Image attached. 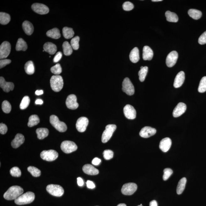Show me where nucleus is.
Segmentation results:
<instances>
[{"label": "nucleus", "mask_w": 206, "mask_h": 206, "mask_svg": "<svg viewBox=\"0 0 206 206\" xmlns=\"http://www.w3.org/2000/svg\"><path fill=\"white\" fill-rule=\"evenodd\" d=\"M26 73L28 75H31L34 73V66L32 61H29L26 63L24 66Z\"/></svg>", "instance_id": "nucleus-35"}, {"label": "nucleus", "mask_w": 206, "mask_h": 206, "mask_svg": "<svg viewBox=\"0 0 206 206\" xmlns=\"http://www.w3.org/2000/svg\"><path fill=\"white\" fill-rule=\"evenodd\" d=\"M178 57V54L176 51H172L167 56L166 64L168 67H172L176 64Z\"/></svg>", "instance_id": "nucleus-15"}, {"label": "nucleus", "mask_w": 206, "mask_h": 206, "mask_svg": "<svg viewBox=\"0 0 206 206\" xmlns=\"http://www.w3.org/2000/svg\"><path fill=\"white\" fill-rule=\"evenodd\" d=\"M40 157L45 161H51L55 160L58 157L57 152L53 150L44 151L40 153Z\"/></svg>", "instance_id": "nucleus-8"}, {"label": "nucleus", "mask_w": 206, "mask_h": 206, "mask_svg": "<svg viewBox=\"0 0 206 206\" xmlns=\"http://www.w3.org/2000/svg\"><path fill=\"white\" fill-rule=\"evenodd\" d=\"M117 206H126V205L124 203H120Z\"/></svg>", "instance_id": "nucleus-60"}, {"label": "nucleus", "mask_w": 206, "mask_h": 206, "mask_svg": "<svg viewBox=\"0 0 206 206\" xmlns=\"http://www.w3.org/2000/svg\"><path fill=\"white\" fill-rule=\"evenodd\" d=\"M36 133L37 135L38 138L39 140H43L48 136L49 131L47 128H40L36 129Z\"/></svg>", "instance_id": "nucleus-29"}, {"label": "nucleus", "mask_w": 206, "mask_h": 206, "mask_svg": "<svg viewBox=\"0 0 206 206\" xmlns=\"http://www.w3.org/2000/svg\"><path fill=\"white\" fill-rule=\"evenodd\" d=\"M129 59L130 61L134 63H137L140 60V52L137 47H135L131 51L129 54Z\"/></svg>", "instance_id": "nucleus-26"}, {"label": "nucleus", "mask_w": 206, "mask_h": 206, "mask_svg": "<svg viewBox=\"0 0 206 206\" xmlns=\"http://www.w3.org/2000/svg\"><path fill=\"white\" fill-rule=\"evenodd\" d=\"M40 119L38 116L36 114H33L29 117L28 125L29 127H32L37 125L40 123Z\"/></svg>", "instance_id": "nucleus-36"}, {"label": "nucleus", "mask_w": 206, "mask_h": 206, "mask_svg": "<svg viewBox=\"0 0 206 206\" xmlns=\"http://www.w3.org/2000/svg\"><path fill=\"white\" fill-rule=\"evenodd\" d=\"M117 129L115 124H108L105 127V129L103 131L102 136V141L103 143H106L110 140L113 134Z\"/></svg>", "instance_id": "nucleus-5"}, {"label": "nucleus", "mask_w": 206, "mask_h": 206, "mask_svg": "<svg viewBox=\"0 0 206 206\" xmlns=\"http://www.w3.org/2000/svg\"><path fill=\"white\" fill-rule=\"evenodd\" d=\"M143 206L140 205H138V206Z\"/></svg>", "instance_id": "nucleus-63"}, {"label": "nucleus", "mask_w": 206, "mask_h": 206, "mask_svg": "<svg viewBox=\"0 0 206 206\" xmlns=\"http://www.w3.org/2000/svg\"><path fill=\"white\" fill-rule=\"evenodd\" d=\"M80 38L78 36L75 37L73 38L71 40V45L74 50H78L79 48V41H80Z\"/></svg>", "instance_id": "nucleus-44"}, {"label": "nucleus", "mask_w": 206, "mask_h": 206, "mask_svg": "<svg viewBox=\"0 0 206 206\" xmlns=\"http://www.w3.org/2000/svg\"><path fill=\"white\" fill-rule=\"evenodd\" d=\"M10 173L13 177H19L21 176V172L18 167H14L10 170Z\"/></svg>", "instance_id": "nucleus-46"}, {"label": "nucleus", "mask_w": 206, "mask_h": 206, "mask_svg": "<svg viewBox=\"0 0 206 206\" xmlns=\"http://www.w3.org/2000/svg\"><path fill=\"white\" fill-rule=\"evenodd\" d=\"M122 90L124 92L129 96L134 94L135 88L131 81L128 77H126L123 81Z\"/></svg>", "instance_id": "nucleus-9"}, {"label": "nucleus", "mask_w": 206, "mask_h": 206, "mask_svg": "<svg viewBox=\"0 0 206 206\" xmlns=\"http://www.w3.org/2000/svg\"><path fill=\"white\" fill-rule=\"evenodd\" d=\"M43 103V100L41 99H38L36 100V102H35V103L36 105H42Z\"/></svg>", "instance_id": "nucleus-58"}, {"label": "nucleus", "mask_w": 206, "mask_h": 206, "mask_svg": "<svg viewBox=\"0 0 206 206\" xmlns=\"http://www.w3.org/2000/svg\"><path fill=\"white\" fill-rule=\"evenodd\" d=\"M185 73L184 71H181L177 74L175 77L174 82V87L179 88L181 87L184 83L185 80Z\"/></svg>", "instance_id": "nucleus-21"}, {"label": "nucleus", "mask_w": 206, "mask_h": 206, "mask_svg": "<svg viewBox=\"0 0 206 206\" xmlns=\"http://www.w3.org/2000/svg\"><path fill=\"white\" fill-rule=\"evenodd\" d=\"M34 198V193L33 192H28L16 199L15 203L18 205H25L32 203Z\"/></svg>", "instance_id": "nucleus-2"}, {"label": "nucleus", "mask_w": 206, "mask_h": 206, "mask_svg": "<svg viewBox=\"0 0 206 206\" xmlns=\"http://www.w3.org/2000/svg\"><path fill=\"white\" fill-rule=\"evenodd\" d=\"M188 13L190 17L196 20L200 19L202 15L201 12L195 9H191L189 10Z\"/></svg>", "instance_id": "nucleus-33"}, {"label": "nucleus", "mask_w": 206, "mask_h": 206, "mask_svg": "<svg viewBox=\"0 0 206 206\" xmlns=\"http://www.w3.org/2000/svg\"><path fill=\"white\" fill-rule=\"evenodd\" d=\"M149 206H158L157 202L155 200L152 201L150 203Z\"/></svg>", "instance_id": "nucleus-57"}, {"label": "nucleus", "mask_w": 206, "mask_h": 206, "mask_svg": "<svg viewBox=\"0 0 206 206\" xmlns=\"http://www.w3.org/2000/svg\"><path fill=\"white\" fill-rule=\"evenodd\" d=\"M0 86L3 90L6 92L13 90L14 87V85L13 82H6L3 77H0Z\"/></svg>", "instance_id": "nucleus-19"}, {"label": "nucleus", "mask_w": 206, "mask_h": 206, "mask_svg": "<svg viewBox=\"0 0 206 206\" xmlns=\"http://www.w3.org/2000/svg\"><path fill=\"white\" fill-rule=\"evenodd\" d=\"M162 1V0H152V2H160Z\"/></svg>", "instance_id": "nucleus-61"}, {"label": "nucleus", "mask_w": 206, "mask_h": 206, "mask_svg": "<svg viewBox=\"0 0 206 206\" xmlns=\"http://www.w3.org/2000/svg\"><path fill=\"white\" fill-rule=\"evenodd\" d=\"M43 90H37L35 92V94L38 96H40V95L43 94Z\"/></svg>", "instance_id": "nucleus-59"}, {"label": "nucleus", "mask_w": 206, "mask_h": 206, "mask_svg": "<svg viewBox=\"0 0 206 206\" xmlns=\"http://www.w3.org/2000/svg\"><path fill=\"white\" fill-rule=\"evenodd\" d=\"M86 184H87V187L89 189H92L95 188V185L94 182L92 181H87V182H86Z\"/></svg>", "instance_id": "nucleus-54"}, {"label": "nucleus", "mask_w": 206, "mask_h": 206, "mask_svg": "<svg viewBox=\"0 0 206 206\" xmlns=\"http://www.w3.org/2000/svg\"><path fill=\"white\" fill-rule=\"evenodd\" d=\"M77 183L78 185L82 186L84 185V181L82 178L79 177L77 178Z\"/></svg>", "instance_id": "nucleus-56"}, {"label": "nucleus", "mask_w": 206, "mask_h": 206, "mask_svg": "<svg viewBox=\"0 0 206 206\" xmlns=\"http://www.w3.org/2000/svg\"><path fill=\"white\" fill-rule=\"evenodd\" d=\"M63 53L65 55L69 56L71 55L73 52V49L71 45L67 41H65L62 45Z\"/></svg>", "instance_id": "nucleus-37"}, {"label": "nucleus", "mask_w": 206, "mask_h": 206, "mask_svg": "<svg viewBox=\"0 0 206 206\" xmlns=\"http://www.w3.org/2000/svg\"><path fill=\"white\" fill-rule=\"evenodd\" d=\"M156 129L154 128L149 126H145L140 130V135L143 138H148L156 134Z\"/></svg>", "instance_id": "nucleus-17"}, {"label": "nucleus", "mask_w": 206, "mask_h": 206, "mask_svg": "<svg viewBox=\"0 0 206 206\" xmlns=\"http://www.w3.org/2000/svg\"><path fill=\"white\" fill-rule=\"evenodd\" d=\"M148 71V68L147 66H145L143 68L141 69L140 71H139V79L141 82H143L145 80Z\"/></svg>", "instance_id": "nucleus-39"}, {"label": "nucleus", "mask_w": 206, "mask_h": 206, "mask_svg": "<svg viewBox=\"0 0 206 206\" xmlns=\"http://www.w3.org/2000/svg\"><path fill=\"white\" fill-rule=\"evenodd\" d=\"M24 141V135L21 134H17L15 138L12 141L11 145L14 148H17L22 145Z\"/></svg>", "instance_id": "nucleus-22"}, {"label": "nucleus", "mask_w": 206, "mask_h": 206, "mask_svg": "<svg viewBox=\"0 0 206 206\" xmlns=\"http://www.w3.org/2000/svg\"><path fill=\"white\" fill-rule=\"evenodd\" d=\"M50 122L52 126L59 132H64L67 129L66 123L60 121L59 118L55 115H52L50 116Z\"/></svg>", "instance_id": "nucleus-4"}, {"label": "nucleus", "mask_w": 206, "mask_h": 206, "mask_svg": "<svg viewBox=\"0 0 206 206\" xmlns=\"http://www.w3.org/2000/svg\"><path fill=\"white\" fill-rule=\"evenodd\" d=\"M100 162H101V160L98 158H95L92 162V164L95 165H99Z\"/></svg>", "instance_id": "nucleus-55"}, {"label": "nucleus", "mask_w": 206, "mask_h": 206, "mask_svg": "<svg viewBox=\"0 0 206 206\" xmlns=\"http://www.w3.org/2000/svg\"><path fill=\"white\" fill-rule=\"evenodd\" d=\"M2 107L3 111L5 113L8 114L11 111V105L7 100H5L3 102Z\"/></svg>", "instance_id": "nucleus-43"}, {"label": "nucleus", "mask_w": 206, "mask_h": 206, "mask_svg": "<svg viewBox=\"0 0 206 206\" xmlns=\"http://www.w3.org/2000/svg\"><path fill=\"white\" fill-rule=\"evenodd\" d=\"M51 71L52 73L55 75H59L62 72V68H61L60 64L59 63L55 65V66H52L50 68Z\"/></svg>", "instance_id": "nucleus-45"}, {"label": "nucleus", "mask_w": 206, "mask_h": 206, "mask_svg": "<svg viewBox=\"0 0 206 206\" xmlns=\"http://www.w3.org/2000/svg\"><path fill=\"white\" fill-rule=\"evenodd\" d=\"M62 32L63 36L66 39L73 38L75 34L73 29L67 27L63 28Z\"/></svg>", "instance_id": "nucleus-34"}, {"label": "nucleus", "mask_w": 206, "mask_h": 206, "mask_svg": "<svg viewBox=\"0 0 206 206\" xmlns=\"http://www.w3.org/2000/svg\"><path fill=\"white\" fill-rule=\"evenodd\" d=\"M8 127L6 124L1 123L0 124V133L2 135L6 134L8 131Z\"/></svg>", "instance_id": "nucleus-52"}, {"label": "nucleus", "mask_w": 206, "mask_h": 206, "mask_svg": "<svg viewBox=\"0 0 206 206\" xmlns=\"http://www.w3.org/2000/svg\"><path fill=\"white\" fill-rule=\"evenodd\" d=\"M24 190L20 186H14L9 188L3 195V198L6 200H15L24 193Z\"/></svg>", "instance_id": "nucleus-1"}, {"label": "nucleus", "mask_w": 206, "mask_h": 206, "mask_svg": "<svg viewBox=\"0 0 206 206\" xmlns=\"http://www.w3.org/2000/svg\"><path fill=\"white\" fill-rule=\"evenodd\" d=\"M28 46L27 44L23 39L19 38L17 43L16 46V49L17 51L22 50L25 51L27 50Z\"/></svg>", "instance_id": "nucleus-30"}, {"label": "nucleus", "mask_w": 206, "mask_h": 206, "mask_svg": "<svg viewBox=\"0 0 206 206\" xmlns=\"http://www.w3.org/2000/svg\"><path fill=\"white\" fill-rule=\"evenodd\" d=\"M198 42L201 45H205L206 44V31L200 36L198 39Z\"/></svg>", "instance_id": "nucleus-50"}, {"label": "nucleus", "mask_w": 206, "mask_h": 206, "mask_svg": "<svg viewBox=\"0 0 206 206\" xmlns=\"http://www.w3.org/2000/svg\"><path fill=\"white\" fill-rule=\"evenodd\" d=\"M198 91L200 93H203L206 91V77H203L200 80Z\"/></svg>", "instance_id": "nucleus-41"}, {"label": "nucleus", "mask_w": 206, "mask_h": 206, "mask_svg": "<svg viewBox=\"0 0 206 206\" xmlns=\"http://www.w3.org/2000/svg\"><path fill=\"white\" fill-rule=\"evenodd\" d=\"M186 108L187 107L185 104L182 103H179L174 109L172 115L175 118L180 117L186 112Z\"/></svg>", "instance_id": "nucleus-18"}, {"label": "nucleus", "mask_w": 206, "mask_h": 206, "mask_svg": "<svg viewBox=\"0 0 206 206\" xmlns=\"http://www.w3.org/2000/svg\"><path fill=\"white\" fill-rule=\"evenodd\" d=\"M89 120L87 118L82 117L77 119L76 124L77 129L79 132L82 133L86 131L88 124Z\"/></svg>", "instance_id": "nucleus-13"}, {"label": "nucleus", "mask_w": 206, "mask_h": 206, "mask_svg": "<svg viewBox=\"0 0 206 206\" xmlns=\"http://www.w3.org/2000/svg\"><path fill=\"white\" fill-rule=\"evenodd\" d=\"M31 8L33 11L40 15L46 14L49 11L48 7L42 3H34L32 5Z\"/></svg>", "instance_id": "nucleus-12"}, {"label": "nucleus", "mask_w": 206, "mask_h": 206, "mask_svg": "<svg viewBox=\"0 0 206 206\" xmlns=\"http://www.w3.org/2000/svg\"><path fill=\"white\" fill-rule=\"evenodd\" d=\"M46 34L47 36L54 39H58L61 36L60 31L57 28H54L48 31L47 32Z\"/></svg>", "instance_id": "nucleus-28"}, {"label": "nucleus", "mask_w": 206, "mask_h": 206, "mask_svg": "<svg viewBox=\"0 0 206 206\" xmlns=\"http://www.w3.org/2000/svg\"><path fill=\"white\" fill-rule=\"evenodd\" d=\"M166 20L169 22L176 23L178 21V17L177 14L170 11H167L165 13Z\"/></svg>", "instance_id": "nucleus-31"}, {"label": "nucleus", "mask_w": 206, "mask_h": 206, "mask_svg": "<svg viewBox=\"0 0 206 206\" xmlns=\"http://www.w3.org/2000/svg\"><path fill=\"white\" fill-rule=\"evenodd\" d=\"M123 9L125 11H129L133 10L134 8V6L133 3L130 2H126L123 5Z\"/></svg>", "instance_id": "nucleus-49"}, {"label": "nucleus", "mask_w": 206, "mask_h": 206, "mask_svg": "<svg viewBox=\"0 0 206 206\" xmlns=\"http://www.w3.org/2000/svg\"><path fill=\"white\" fill-rule=\"evenodd\" d=\"M82 170L84 173L90 175H96L99 173L98 170L92 165L86 164L82 167Z\"/></svg>", "instance_id": "nucleus-23"}, {"label": "nucleus", "mask_w": 206, "mask_h": 206, "mask_svg": "<svg viewBox=\"0 0 206 206\" xmlns=\"http://www.w3.org/2000/svg\"><path fill=\"white\" fill-rule=\"evenodd\" d=\"M103 157L105 160H109L113 157L114 152L110 150H106L103 152Z\"/></svg>", "instance_id": "nucleus-48"}, {"label": "nucleus", "mask_w": 206, "mask_h": 206, "mask_svg": "<svg viewBox=\"0 0 206 206\" xmlns=\"http://www.w3.org/2000/svg\"><path fill=\"white\" fill-rule=\"evenodd\" d=\"M22 27L24 32L28 35H31L34 31V27L32 24L29 21H25L23 23Z\"/></svg>", "instance_id": "nucleus-27"}, {"label": "nucleus", "mask_w": 206, "mask_h": 206, "mask_svg": "<svg viewBox=\"0 0 206 206\" xmlns=\"http://www.w3.org/2000/svg\"><path fill=\"white\" fill-rule=\"evenodd\" d=\"M50 84L53 91L56 92L61 91L63 86L62 77L59 75L53 76L50 79Z\"/></svg>", "instance_id": "nucleus-3"}, {"label": "nucleus", "mask_w": 206, "mask_h": 206, "mask_svg": "<svg viewBox=\"0 0 206 206\" xmlns=\"http://www.w3.org/2000/svg\"><path fill=\"white\" fill-rule=\"evenodd\" d=\"M154 53L150 47L145 46L143 47L142 57L144 61H151L152 59Z\"/></svg>", "instance_id": "nucleus-24"}, {"label": "nucleus", "mask_w": 206, "mask_h": 206, "mask_svg": "<svg viewBox=\"0 0 206 206\" xmlns=\"http://www.w3.org/2000/svg\"><path fill=\"white\" fill-rule=\"evenodd\" d=\"M123 111L125 116L128 119H135L136 117V112L134 107L130 105H127L124 107Z\"/></svg>", "instance_id": "nucleus-16"}, {"label": "nucleus", "mask_w": 206, "mask_h": 206, "mask_svg": "<svg viewBox=\"0 0 206 206\" xmlns=\"http://www.w3.org/2000/svg\"><path fill=\"white\" fill-rule=\"evenodd\" d=\"M11 62V61L10 59H1L0 61V68L1 69L7 65L10 64Z\"/></svg>", "instance_id": "nucleus-51"}, {"label": "nucleus", "mask_w": 206, "mask_h": 206, "mask_svg": "<svg viewBox=\"0 0 206 206\" xmlns=\"http://www.w3.org/2000/svg\"><path fill=\"white\" fill-rule=\"evenodd\" d=\"M44 50L50 55L55 53L57 50V47L55 44L50 42H47L44 45Z\"/></svg>", "instance_id": "nucleus-25"}, {"label": "nucleus", "mask_w": 206, "mask_h": 206, "mask_svg": "<svg viewBox=\"0 0 206 206\" xmlns=\"http://www.w3.org/2000/svg\"><path fill=\"white\" fill-rule=\"evenodd\" d=\"M62 57V54L61 52H59L56 54V55L54 58L53 61L54 63H57L61 60Z\"/></svg>", "instance_id": "nucleus-53"}, {"label": "nucleus", "mask_w": 206, "mask_h": 206, "mask_svg": "<svg viewBox=\"0 0 206 206\" xmlns=\"http://www.w3.org/2000/svg\"><path fill=\"white\" fill-rule=\"evenodd\" d=\"M143 68H144V67H143V66H142L141 67H140V69H141Z\"/></svg>", "instance_id": "nucleus-62"}, {"label": "nucleus", "mask_w": 206, "mask_h": 206, "mask_svg": "<svg viewBox=\"0 0 206 206\" xmlns=\"http://www.w3.org/2000/svg\"><path fill=\"white\" fill-rule=\"evenodd\" d=\"M11 51V45L9 42L4 41L2 43L0 46V59H6Z\"/></svg>", "instance_id": "nucleus-11"}, {"label": "nucleus", "mask_w": 206, "mask_h": 206, "mask_svg": "<svg viewBox=\"0 0 206 206\" xmlns=\"http://www.w3.org/2000/svg\"><path fill=\"white\" fill-rule=\"evenodd\" d=\"M164 174L163 175V180L166 181L168 180L169 178L172 175L173 173V171L171 169L169 168H165L163 171Z\"/></svg>", "instance_id": "nucleus-47"}, {"label": "nucleus", "mask_w": 206, "mask_h": 206, "mask_svg": "<svg viewBox=\"0 0 206 206\" xmlns=\"http://www.w3.org/2000/svg\"><path fill=\"white\" fill-rule=\"evenodd\" d=\"M10 15L8 14L4 13V12H1L0 13V23L3 25L8 24L10 22Z\"/></svg>", "instance_id": "nucleus-38"}, {"label": "nucleus", "mask_w": 206, "mask_h": 206, "mask_svg": "<svg viewBox=\"0 0 206 206\" xmlns=\"http://www.w3.org/2000/svg\"><path fill=\"white\" fill-rule=\"evenodd\" d=\"M47 192L50 194L55 197H61L64 193V189L59 185L50 184L46 187Z\"/></svg>", "instance_id": "nucleus-6"}, {"label": "nucleus", "mask_w": 206, "mask_h": 206, "mask_svg": "<svg viewBox=\"0 0 206 206\" xmlns=\"http://www.w3.org/2000/svg\"><path fill=\"white\" fill-rule=\"evenodd\" d=\"M61 149L66 154H70L77 150V147L73 142L69 140L64 141L61 144Z\"/></svg>", "instance_id": "nucleus-7"}, {"label": "nucleus", "mask_w": 206, "mask_h": 206, "mask_svg": "<svg viewBox=\"0 0 206 206\" xmlns=\"http://www.w3.org/2000/svg\"><path fill=\"white\" fill-rule=\"evenodd\" d=\"M137 188V185L135 183H126L123 185L121 189V193L124 195H132L136 191Z\"/></svg>", "instance_id": "nucleus-10"}, {"label": "nucleus", "mask_w": 206, "mask_h": 206, "mask_svg": "<svg viewBox=\"0 0 206 206\" xmlns=\"http://www.w3.org/2000/svg\"><path fill=\"white\" fill-rule=\"evenodd\" d=\"M187 182V179L186 177H183L179 181L177 188V192L178 194H181L184 191Z\"/></svg>", "instance_id": "nucleus-32"}, {"label": "nucleus", "mask_w": 206, "mask_h": 206, "mask_svg": "<svg viewBox=\"0 0 206 206\" xmlns=\"http://www.w3.org/2000/svg\"><path fill=\"white\" fill-rule=\"evenodd\" d=\"M30 103V98L29 96H24L20 103V107L22 110H24L27 108Z\"/></svg>", "instance_id": "nucleus-42"}, {"label": "nucleus", "mask_w": 206, "mask_h": 206, "mask_svg": "<svg viewBox=\"0 0 206 206\" xmlns=\"http://www.w3.org/2000/svg\"><path fill=\"white\" fill-rule=\"evenodd\" d=\"M66 104L68 108L71 110H75L78 108L79 104L77 102L76 96L74 94L68 96L66 98Z\"/></svg>", "instance_id": "nucleus-14"}, {"label": "nucleus", "mask_w": 206, "mask_h": 206, "mask_svg": "<svg viewBox=\"0 0 206 206\" xmlns=\"http://www.w3.org/2000/svg\"><path fill=\"white\" fill-rule=\"evenodd\" d=\"M172 144L171 140L169 137H166L160 141L159 145L160 149L163 152H168L171 147Z\"/></svg>", "instance_id": "nucleus-20"}, {"label": "nucleus", "mask_w": 206, "mask_h": 206, "mask_svg": "<svg viewBox=\"0 0 206 206\" xmlns=\"http://www.w3.org/2000/svg\"><path fill=\"white\" fill-rule=\"evenodd\" d=\"M27 170L31 174V175L34 177H39L41 175V172L39 169L36 167L30 166L28 167Z\"/></svg>", "instance_id": "nucleus-40"}]
</instances>
